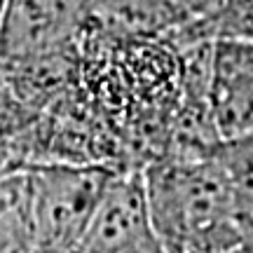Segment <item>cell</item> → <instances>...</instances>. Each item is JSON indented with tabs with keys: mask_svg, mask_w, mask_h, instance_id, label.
Here are the masks:
<instances>
[{
	"mask_svg": "<svg viewBox=\"0 0 253 253\" xmlns=\"http://www.w3.org/2000/svg\"><path fill=\"white\" fill-rule=\"evenodd\" d=\"M235 253H239V251H235Z\"/></svg>",
	"mask_w": 253,
	"mask_h": 253,
	"instance_id": "cell-10",
	"label": "cell"
},
{
	"mask_svg": "<svg viewBox=\"0 0 253 253\" xmlns=\"http://www.w3.org/2000/svg\"><path fill=\"white\" fill-rule=\"evenodd\" d=\"M9 169H17L14 157H12V153H9L5 145H0V173H2V171H9Z\"/></svg>",
	"mask_w": 253,
	"mask_h": 253,
	"instance_id": "cell-9",
	"label": "cell"
},
{
	"mask_svg": "<svg viewBox=\"0 0 253 253\" xmlns=\"http://www.w3.org/2000/svg\"><path fill=\"white\" fill-rule=\"evenodd\" d=\"M209 101L218 136L253 129V40L218 38L209 49Z\"/></svg>",
	"mask_w": 253,
	"mask_h": 253,
	"instance_id": "cell-5",
	"label": "cell"
},
{
	"mask_svg": "<svg viewBox=\"0 0 253 253\" xmlns=\"http://www.w3.org/2000/svg\"><path fill=\"white\" fill-rule=\"evenodd\" d=\"M209 157L223 171L242 211L253 218V129L230 138H220Z\"/></svg>",
	"mask_w": 253,
	"mask_h": 253,
	"instance_id": "cell-7",
	"label": "cell"
},
{
	"mask_svg": "<svg viewBox=\"0 0 253 253\" xmlns=\"http://www.w3.org/2000/svg\"><path fill=\"white\" fill-rule=\"evenodd\" d=\"M78 36V0H5L0 14V63H24L71 49Z\"/></svg>",
	"mask_w": 253,
	"mask_h": 253,
	"instance_id": "cell-3",
	"label": "cell"
},
{
	"mask_svg": "<svg viewBox=\"0 0 253 253\" xmlns=\"http://www.w3.org/2000/svg\"><path fill=\"white\" fill-rule=\"evenodd\" d=\"M150 223L164 253H235L246 216L211 157H164L141 169Z\"/></svg>",
	"mask_w": 253,
	"mask_h": 253,
	"instance_id": "cell-1",
	"label": "cell"
},
{
	"mask_svg": "<svg viewBox=\"0 0 253 253\" xmlns=\"http://www.w3.org/2000/svg\"><path fill=\"white\" fill-rule=\"evenodd\" d=\"M33 253H75L115 169L91 164H28Z\"/></svg>",
	"mask_w": 253,
	"mask_h": 253,
	"instance_id": "cell-2",
	"label": "cell"
},
{
	"mask_svg": "<svg viewBox=\"0 0 253 253\" xmlns=\"http://www.w3.org/2000/svg\"><path fill=\"white\" fill-rule=\"evenodd\" d=\"M239 253H253V218L246 220L244 237H242V244H239Z\"/></svg>",
	"mask_w": 253,
	"mask_h": 253,
	"instance_id": "cell-8",
	"label": "cell"
},
{
	"mask_svg": "<svg viewBox=\"0 0 253 253\" xmlns=\"http://www.w3.org/2000/svg\"><path fill=\"white\" fill-rule=\"evenodd\" d=\"M0 253H33L31 183L24 169L0 173Z\"/></svg>",
	"mask_w": 253,
	"mask_h": 253,
	"instance_id": "cell-6",
	"label": "cell"
},
{
	"mask_svg": "<svg viewBox=\"0 0 253 253\" xmlns=\"http://www.w3.org/2000/svg\"><path fill=\"white\" fill-rule=\"evenodd\" d=\"M75 253H164L155 235L141 171H118Z\"/></svg>",
	"mask_w": 253,
	"mask_h": 253,
	"instance_id": "cell-4",
	"label": "cell"
}]
</instances>
